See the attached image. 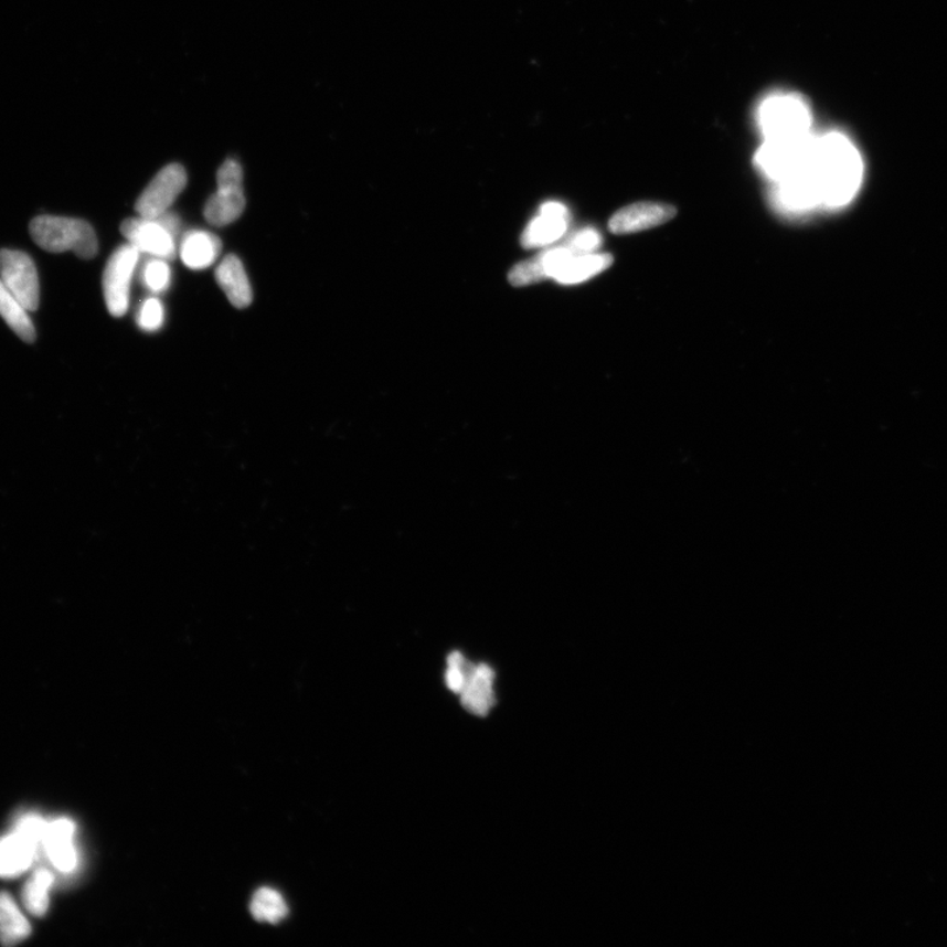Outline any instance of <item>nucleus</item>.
<instances>
[{"label": "nucleus", "instance_id": "nucleus-1", "mask_svg": "<svg viewBox=\"0 0 947 947\" xmlns=\"http://www.w3.org/2000/svg\"><path fill=\"white\" fill-rule=\"evenodd\" d=\"M807 164L818 184L821 203L830 208H840L852 201L861 187V157L845 136H813Z\"/></svg>", "mask_w": 947, "mask_h": 947}, {"label": "nucleus", "instance_id": "nucleus-2", "mask_svg": "<svg viewBox=\"0 0 947 947\" xmlns=\"http://www.w3.org/2000/svg\"><path fill=\"white\" fill-rule=\"evenodd\" d=\"M30 232L34 243L46 252H73L84 259H92L98 253L93 226L79 219L39 216L33 219Z\"/></svg>", "mask_w": 947, "mask_h": 947}, {"label": "nucleus", "instance_id": "nucleus-3", "mask_svg": "<svg viewBox=\"0 0 947 947\" xmlns=\"http://www.w3.org/2000/svg\"><path fill=\"white\" fill-rule=\"evenodd\" d=\"M758 125L765 140H795L811 136L812 115L798 95L768 96L758 109Z\"/></svg>", "mask_w": 947, "mask_h": 947}, {"label": "nucleus", "instance_id": "nucleus-4", "mask_svg": "<svg viewBox=\"0 0 947 947\" xmlns=\"http://www.w3.org/2000/svg\"><path fill=\"white\" fill-rule=\"evenodd\" d=\"M180 225V219L168 211L155 219H128L121 224L120 231L127 242L140 253L169 260L175 257V237Z\"/></svg>", "mask_w": 947, "mask_h": 947}, {"label": "nucleus", "instance_id": "nucleus-5", "mask_svg": "<svg viewBox=\"0 0 947 947\" xmlns=\"http://www.w3.org/2000/svg\"><path fill=\"white\" fill-rule=\"evenodd\" d=\"M243 169L236 160H226L217 171V190L204 205V217L215 226L235 223L245 210Z\"/></svg>", "mask_w": 947, "mask_h": 947}, {"label": "nucleus", "instance_id": "nucleus-6", "mask_svg": "<svg viewBox=\"0 0 947 947\" xmlns=\"http://www.w3.org/2000/svg\"><path fill=\"white\" fill-rule=\"evenodd\" d=\"M140 252L132 244L121 245L113 253L103 274V292L108 312L121 318L128 311L130 284L139 264Z\"/></svg>", "mask_w": 947, "mask_h": 947}, {"label": "nucleus", "instance_id": "nucleus-7", "mask_svg": "<svg viewBox=\"0 0 947 947\" xmlns=\"http://www.w3.org/2000/svg\"><path fill=\"white\" fill-rule=\"evenodd\" d=\"M0 280L22 301L25 310L36 311L40 286L36 266L29 254L19 251H0Z\"/></svg>", "mask_w": 947, "mask_h": 947}, {"label": "nucleus", "instance_id": "nucleus-8", "mask_svg": "<svg viewBox=\"0 0 947 947\" xmlns=\"http://www.w3.org/2000/svg\"><path fill=\"white\" fill-rule=\"evenodd\" d=\"M188 174L180 163H171L158 173L137 199L136 211L141 217L155 219L168 212L187 188Z\"/></svg>", "mask_w": 947, "mask_h": 947}, {"label": "nucleus", "instance_id": "nucleus-9", "mask_svg": "<svg viewBox=\"0 0 947 947\" xmlns=\"http://www.w3.org/2000/svg\"><path fill=\"white\" fill-rule=\"evenodd\" d=\"M813 135L795 140H765L757 155L758 168L775 182L798 169L808 155Z\"/></svg>", "mask_w": 947, "mask_h": 947}, {"label": "nucleus", "instance_id": "nucleus-10", "mask_svg": "<svg viewBox=\"0 0 947 947\" xmlns=\"http://www.w3.org/2000/svg\"><path fill=\"white\" fill-rule=\"evenodd\" d=\"M568 223L570 214L565 204L546 202L541 205L539 215L528 224L521 236V245L525 249H538L557 243L566 235Z\"/></svg>", "mask_w": 947, "mask_h": 947}, {"label": "nucleus", "instance_id": "nucleus-11", "mask_svg": "<svg viewBox=\"0 0 947 947\" xmlns=\"http://www.w3.org/2000/svg\"><path fill=\"white\" fill-rule=\"evenodd\" d=\"M574 256H578V254H575L565 242L560 246H554V248L538 254L536 257L513 266V269L508 274V280L514 287H524L541 283V280L547 278L553 279L555 274Z\"/></svg>", "mask_w": 947, "mask_h": 947}, {"label": "nucleus", "instance_id": "nucleus-12", "mask_svg": "<svg viewBox=\"0 0 947 947\" xmlns=\"http://www.w3.org/2000/svg\"><path fill=\"white\" fill-rule=\"evenodd\" d=\"M677 215V210L669 204L662 203H635L617 211L610 219L609 230L615 235H629L656 228L671 221Z\"/></svg>", "mask_w": 947, "mask_h": 947}, {"label": "nucleus", "instance_id": "nucleus-13", "mask_svg": "<svg viewBox=\"0 0 947 947\" xmlns=\"http://www.w3.org/2000/svg\"><path fill=\"white\" fill-rule=\"evenodd\" d=\"M464 709L474 716L485 717L497 704L496 671L490 664H472L468 681L459 694Z\"/></svg>", "mask_w": 947, "mask_h": 947}, {"label": "nucleus", "instance_id": "nucleus-14", "mask_svg": "<svg viewBox=\"0 0 947 947\" xmlns=\"http://www.w3.org/2000/svg\"><path fill=\"white\" fill-rule=\"evenodd\" d=\"M75 826L72 820L57 819L46 823L43 849L54 868L71 873L77 868L78 855L74 847Z\"/></svg>", "mask_w": 947, "mask_h": 947}, {"label": "nucleus", "instance_id": "nucleus-15", "mask_svg": "<svg viewBox=\"0 0 947 947\" xmlns=\"http://www.w3.org/2000/svg\"><path fill=\"white\" fill-rule=\"evenodd\" d=\"M40 848V842L15 828L12 834L0 840V876L15 877L24 873Z\"/></svg>", "mask_w": 947, "mask_h": 947}, {"label": "nucleus", "instance_id": "nucleus-16", "mask_svg": "<svg viewBox=\"0 0 947 947\" xmlns=\"http://www.w3.org/2000/svg\"><path fill=\"white\" fill-rule=\"evenodd\" d=\"M215 277L232 306L238 310L251 306L253 292L242 260L230 254L219 264Z\"/></svg>", "mask_w": 947, "mask_h": 947}, {"label": "nucleus", "instance_id": "nucleus-17", "mask_svg": "<svg viewBox=\"0 0 947 947\" xmlns=\"http://www.w3.org/2000/svg\"><path fill=\"white\" fill-rule=\"evenodd\" d=\"M221 253V238L208 231L188 232L180 246L181 259L192 270L208 269L216 263Z\"/></svg>", "mask_w": 947, "mask_h": 947}, {"label": "nucleus", "instance_id": "nucleus-18", "mask_svg": "<svg viewBox=\"0 0 947 947\" xmlns=\"http://www.w3.org/2000/svg\"><path fill=\"white\" fill-rule=\"evenodd\" d=\"M609 254H578L567 260L564 267L553 278L560 285H578L598 276L613 265Z\"/></svg>", "mask_w": 947, "mask_h": 947}, {"label": "nucleus", "instance_id": "nucleus-19", "mask_svg": "<svg viewBox=\"0 0 947 947\" xmlns=\"http://www.w3.org/2000/svg\"><path fill=\"white\" fill-rule=\"evenodd\" d=\"M31 935L29 919L20 912L12 896L0 894V943L12 946L22 943Z\"/></svg>", "mask_w": 947, "mask_h": 947}, {"label": "nucleus", "instance_id": "nucleus-20", "mask_svg": "<svg viewBox=\"0 0 947 947\" xmlns=\"http://www.w3.org/2000/svg\"><path fill=\"white\" fill-rule=\"evenodd\" d=\"M0 316L23 341L33 342L36 339L29 311L2 280H0Z\"/></svg>", "mask_w": 947, "mask_h": 947}, {"label": "nucleus", "instance_id": "nucleus-21", "mask_svg": "<svg viewBox=\"0 0 947 947\" xmlns=\"http://www.w3.org/2000/svg\"><path fill=\"white\" fill-rule=\"evenodd\" d=\"M52 884L53 875L45 868L34 871L31 880L25 883L23 903L31 915L41 917L46 914L47 907H50V890Z\"/></svg>", "mask_w": 947, "mask_h": 947}, {"label": "nucleus", "instance_id": "nucleus-22", "mask_svg": "<svg viewBox=\"0 0 947 947\" xmlns=\"http://www.w3.org/2000/svg\"><path fill=\"white\" fill-rule=\"evenodd\" d=\"M252 915L258 922L278 924L288 914L287 904L277 891L260 889L256 892L252 902Z\"/></svg>", "mask_w": 947, "mask_h": 947}, {"label": "nucleus", "instance_id": "nucleus-23", "mask_svg": "<svg viewBox=\"0 0 947 947\" xmlns=\"http://www.w3.org/2000/svg\"><path fill=\"white\" fill-rule=\"evenodd\" d=\"M472 663L466 660L459 651H453L446 660L445 684L453 694H461Z\"/></svg>", "mask_w": 947, "mask_h": 947}, {"label": "nucleus", "instance_id": "nucleus-24", "mask_svg": "<svg viewBox=\"0 0 947 947\" xmlns=\"http://www.w3.org/2000/svg\"><path fill=\"white\" fill-rule=\"evenodd\" d=\"M171 272L167 259L153 257L142 269V283L150 291L161 294L170 286Z\"/></svg>", "mask_w": 947, "mask_h": 947}, {"label": "nucleus", "instance_id": "nucleus-25", "mask_svg": "<svg viewBox=\"0 0 947 947\" xmlns=\"http://www.w3.org/2000/svg\"><path fill=\"white\" fill-rule=\"evenodd\" d=\"M164 310L160 299L149 298L140 307L137 324L146 332H156L163 324Z\"/></svg>", "mask_w": 947, "mask_h": 947}, {"label": "nucleus", "instance_id": "nucleus-26", "mask_svg": "<svg viewBox=\"0 0 947 947\" xmlns=\"http://www.w3.org/2000/svg\"><path fill=\"white\" fill-rule=\"evenodd\" d=\"M566 243L575 254H588L599 249L602 237L595 230L587 228L574 233L566 240Z\"/></svg>", "mask_w": 947, "mask_h": 947}]
</instances>
